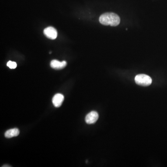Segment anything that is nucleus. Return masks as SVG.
<instances>
[{"label":"nucleus","mask_w":167,"mask_h":167,"mask_svg":"<svg viewBox=\"0 0 167 167\" xmlns=\"http://www.w3.org/2000/svg\"><path fill=\"white\" fill-rule=\"evenodd\" d=\"M99 21L103 25L116 26L120 23V18L117 14L114 13H105L100 16Z\"/></svg>","instance_id":"obj_1"},{"label":"nucleus","mask_w":167,"mask_h":167,"mask_svg":"<svg viewBox=\"0 0 167 167\" xmlns=\"http://www.w3.org/2000/svg\"><path fill=\"white\" fill-rule=\"evenodd\" d=\"M135 82L137 84L141 86H147L152 83V79L147 75L141 74L135 77Z\"/></svg>","instance_id":"obj_2"},{"label":"nucleus","mask_w":167,"mask_h":167,"mask_svg":"<svg viewBox=\"0 0 167 167\" xmlns=\"http://www.w3.org/2000/svg\"><path fill=\"white\" fill-rule=\"evenodd\" d=\"M44 34L48 39L54 40L57 38L58 33L57 31L54 27L49 26L44 30Z\"/></svg>","instance_id":"obj_3"},{"label":"nucleus","mask_w":167,"mask_h":167,"mask_svg":"<svg viewBox=\"0 0 167 167\" xmlns=\"http://www.w3.org/2000/svg\"><path fill=\"white\" fill-rule=\"evenodd\" d=\"M98 117H99V115L97 111H91L85 117V122L89 125L94 124L98 119Z\"/></svg>","instance_id":"obj_4"},{"label":"nucleus","mask_w":167,"mask_h":167,"mask_svg":"<svg viewBox=\"0 0 167 167\" xmlns=\"http://www.w3.org/2000/svg\"><path fill=\"white\" fill-rule=\"evenodd\" d=\"M64 99V97L62 94L58 93L55 95L52 99L53 105L55 107H59L62 105Z\"/></svg>","instance_id":"obj_5"},{"label":"nucleus","mask_w":167,"mask_h":167,"mask_svg":"<svg viewBox=\"0 0 167 167\" xmlns=\"http://www.w3.org/2000/svg\"><path fill=\"white\" fill-rule=\"evenodd\" d=\"M66 61H63L62 62H60L57 60H53L50 63V66L53 69H56V70H60L63 69L66 66Z\"/></svg>","instance_id":"obj_6"},{"label":"nucleus","mask_w":167,"mask_h":167,"mask_svg":"<svg viewBox=\"0 0 167 167\" xmlns=\"http://www.w3.org/2000/svg\"><path fill=\"white\" fill-rule=\"evenodd\" d=\"M20 131L17 128L7 130L5 133V137L8 138L17 137L19 135Z\"/></svg>","instance_id":"obj_7"},{"label":"nucleus","mask_w":167,"mask_h":167,"mask_svg":"<svg viewBox=\"0 0 167 167\" xmlns=\"http://www.w3.org/2000/svg\"><path fill=\"white\" fill-rule=\"evenodd\" d=\"M7 66L10 68V69H15L17 67V64L15 62H11V61H9L7 64Z\"/></svg>","instance_id":"obj_8"},{"label":"nucleus","mask_w":167,"mask_h":167,"mask_svg":"<svg viewBox=\"0 0 167 167\" xmlns=\"http://www.w3.org/2000/svg\"><path fill=\"white\" fill-rule=\"evenodd\" d=\"M2 167H10V166H2Z\"/></svg>","instance_id":"obj_9"}]
</instances>
